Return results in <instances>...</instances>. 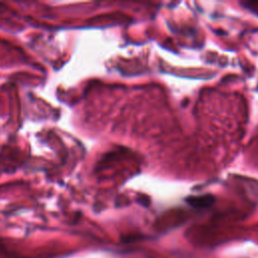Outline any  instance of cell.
I'll return each instance as SVG.
<instances>
[{
    "mask_svg": "<svg viewBox=\"0 0 258 258\" xmlns=\"http://www.w3.org/2000/svg\"><path fill=\"white\" fill-rule=\"evenodd\" d=\"M187 203L195 208H207L214 203V199L212 196L206 195L201 197H190L187 199Z\"/></svg>",
    "mask_w": 258,
    "mask_h": 258,
    "instance_id": "6da1fadb",
    "label": "cell"
}]
</instances>
